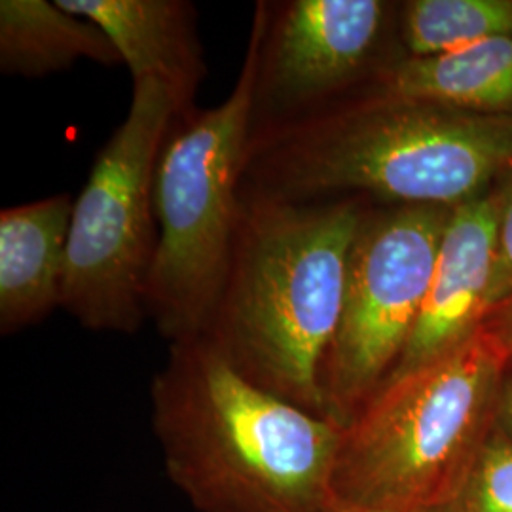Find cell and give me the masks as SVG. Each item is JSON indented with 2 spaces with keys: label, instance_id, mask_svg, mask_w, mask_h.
I'll list each match as a JSON object with an SVG mask.
<instances>
[{
  "label": "cell",
  "instance_id": "7c38bea8",
  "mask_svg": "<svg viewBox=\"0 0 512 512\" xmlns=\"http://www.w3.org/2000/svg\"><path fill=\"white\" fill-rule=\"evenodd\" d=\"M365 99L512 116V37L431 57L403 55L372 76Z\"/></svg>",
  "mask_w": 512,
  "mask_h": 512
},
{
  "label": "cell",
  "instance_id": "8992f818",
  "mask_svg": "<svg viewBox=\"0 0 512 512\" xmlns=\"http://www.w3.org/2000/svg\"><path fill=\"white\" fill-rule=\"evenodd\" d=\"M175 116L167 86L133 82L128 114L74 200L61 308L84 329L131 334L147 319L148 275L158 245L154 169Z\"/></svg>",
  "mask_w": 512,
  "mask_h": 512
},
{
  "label": "cell",
  "instance_id": "6da1fadb",
  "mask_svg": "<svg viewBox=\"0 0 512 512\" xmlns=\"http://www.w3.org/2000/svg\"><path fill=\"white\" fill-rule=\"evenodd\" d=\"M512 179V116L357 99L253 128L239 194L454 209Z\"/></svg>",
  "mask_w": 512,
  "mask_h": 512
},
{
  "label": "cell",
  "instance_id": "8fae6325",
  "mask_svg": "<svg viewBox=\"0 0 512 512\" xmlns=\"http://www.w3.org/2000/svg\"><path fill=\"white\" fill-rule=\"evenodd\" d=\"M74 200L57 194L0 213V332L27 329L61 308Z\"/></svg>",
  "mask_w": 512,
  "mask_h": 512
},
{
  "label": "cell",
  "instance_id": "5bb4252c",
  "mask_svg": "<svg viewBox=\"0 0 512 512\" xmlns=\"http://www.w3.org/2000/svg\"><path fill=\"white\" fill-rule=\"evenodd\" d=\"M512 37V0H408L399 8L404 57H431Z\"/></svg>",
  "mask_w": 512,
  "mask_h": 512
},
{
  "label": "cell",
  "instance_id": "52a82bcc",
  "mask_svg": "<svg viewBox=\"0 0 512 512\" xmlns=\"http://www.w3.org/2000/svg\"><path fill=\"white\" fill-rule=\"evenodd\" d=\"M450 213L429 205L366 211L323 368L325 412L342 427L399 365L429 293Z\"/></svg>",
  "mask_w": 512,
  "mask_h": 512
},
{
  "label": "cell",
  "instance_id": "ba28073f",
  "mask_svg": "<svg viewBox=\"0 0 512 512\" xmlns=\"http://www.w3.org/2000/svg\"><path fill=\"white\" fill-rule=\"evenodd\" d=\"M266 4L253 128L325 109L374 65L391 14L382 0Z\"/></svg>",
  "mask_w": 512,
  "mask_h": 512
},
{
  "label": "cell",
  "instance_id": "e0dca14e",
  "mask_svg": "<svg viewBox=\"0 0 512 512\" xmlns=\"http://www.w3.org/2000/svg\"><path fill=\"white\" fill-rule=\"evenodd\" d=\"M480 327L488 330L512 359V298L490 311Z\"/></svg>",
  "mask_w": 512,
  "mask_h": 512
},
{
  "label": "cell",
  "instance_id": "2e32d148",
  "mask_svg": "<svg viewBox=\"0 0 512 512\" xmlns=\"http://www.w3.org/2000/svg\"><path fill=\"white\" fill-rule=\"evenodd\" d=\"M501 192L503 200L495 238L494 268L484 300V317L512 298V179L501 186Z\"/></svg>",
  "mask_w": 512,
  "mask_h": 512
},
{
  "label": "cell",
  "instance_id": "5b68a950",
  "mask_svg": "<svg viewBox=\"0 0 512 512\" xmlns=\"http://www.w3.org/2000/svg\"><path fill=\"white\" fill-rule=\"evenodd\" d=\"M266 18L268 4L258 2L238 82L224 103L177 114L158 154L152 186L158 245L145 311L169 344L203 336L224 289Z\"/></svg>",
  "mask_w": 512,
  "mask_h": 512
},
{
  "label": "cell",
  "instance_id": "7a4b0ae2",
  "mask_svg": "<svg viewBox=\"0 0 512 512\" xmlns=\"http://www.w3.org/2000/svg\"><path fill=\"white\" fill-rule=\"evenodd\" d=\"M165 473L198 512H334L342 425L247 380L205 336L150 387Z\"/></svg>",
  "mask_w": 512,
  "mask_h": 512
},
{
  "label": "cell",
  "instance_id": "d6986e66",
  "mask_svg": "<svg viewBox=\"0 0 512 512\" xmlns=\"http://www.w3.org/2000/svg\"><path fill=\"white\" fill-rule=\"evenodd\" d=\"M334 512H342V511H338V509H336V511H334Z\"/></svg>",
  "mask_w": 512,
  "mask_h": 512
},
{
  "label": "cell",
  "instance_id": "4fadbf2b",
  "mask_svg": "<svg viewBox=\"0 0 512 512\" xmlns=\"http://www.w3.org/2000/svg\"><path fill=\"white\" fill-rule=\"evenodd\" d=\"M90 59L122 63L107 35L92 19L63 10L48 0L0 2V71L38 78L71 69Z\"/></svg>",
  "mask_w": 512,
  "mask_h": 512
},
{
  "label": "cell",
  "instance_id": "30bf717a",
  "mask_svg": "<svg viewBox=\"0 0 512 512\" xmlns=\"http://www.w3.org/2000/svg\"><path fill=\"white\" fill-rule=\"evenodd\" d=\"M63 10L92 19L128 65L133 82L169 88L177 114L196 109L207 73L194 4L184 0H55Z\"/></svg>",
  "mask_w": 512,
  "mask_h": 512
},
{
  "label": "cell",
  "instance_id": "9c48e42d",
  "mask_svg": "<svg viewBox=\"0 0 512 512\" xmlns=\"http://www.w3.org/2000/svg\"><path fill=\"white\" fill-rule=\"evenodd\" d=\"M501 186L452 209L440 241L429 293L410 342L391 376L439 359L480 329L494 268L495 238L503 200Z\"/></svg>",
  "mask_w": 512,
  "mask_h": 512
},
{
  "label": "cell",
  "instance_id": "3957f363",
  "mask_svg": "<svg viewBox=\"0 0 512 512\" xmlns=\"http://www.w3.org/2000/svg\"><path fill=\"white\" fill-rule=\"evenodd\" d=\"M365 215L359 196L296 203L239 194L228 275L203 332L247 380L323 418V368Z\"/></svg>",
  "mask_w": 512,
  "mask_h": 512
},
{
  "label": "cell",
  "instance_id": "ac0fdd59",
  "mask_svg": "<svg viewBox=\"0 0 512 512\" xmlns=\"http://www.w3.org/2000/svg\"><path fill=\"white\" fill-rule=\"evenodd\" d=\"M495 425L512 439V359L503 382H501V389H499V399H497V410H495Z\"/></svg>",
  "mask_w": 512,
  "mask_h": 512
},
{
  "label": "cell",
  "instance_id": "277c9868",
  "mask_svg": "<svg viewBox=\"0 0 512 512\" xmlns=\"http://www.w3.org/2000/svg\"><path fill=\"white\" fill-rule=\"evenodd\" d=\"M511 355L486 329L391 376L342 427L332 475L342 512H429L458 490L495 425Z\"/></svg>",
  "mask_w": 512,
  "mask_h": 512
},
{
  "label": "cell",
  "instance_id": "9a60e30c",
  "mask_svg": "<svg viewBox=\"0 0 512 512\" xmlns=\"http://www.w3.org/2000/svg\"><path fill=\"white\" fill-rule=\"evenodd\" d=\"M429 512H512V439L494 425L458 490Z\"/></svg>",
  "mask_w": 512,
  "mask_h": 512
}]
</instances>
